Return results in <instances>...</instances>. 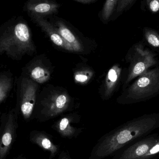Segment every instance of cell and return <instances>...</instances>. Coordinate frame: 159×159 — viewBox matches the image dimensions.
Returning <instances> with one entry per match:
<instances>
[{
	"instance_id": "obj_15",
	"label": "cell",
	"mask_w": 159,
	"mask_h": 159,
	"mask_svg": "<svg viewBox=\"0 0 159 159\" xmlns=\"http://www.w3.org/2000/svg\"><path fill=\"white\" fill-rule=\"evenodd\" d=\"M29 72L30 78L37 84L46 83L50 79L51 76L50 71L41 63H36L31 66Z\"/></svg>"
},
{
	"instance_id": "obj_8",
	"label": "cell",
	"mask_w": 159,
	"mask_h": 159,
	"mask_svg": "<svg viewBox=\"0 0 159 159\" xmlns=\"http://www.w3.org/2000/svg\"><path fill=\"white\" fill-rule=\"evenodd\" d=\"M132 62L131 64L129 72L125 84L127 85L134 78L148 71V69L156 64V60L150 53L143 48L137 47L135 48Z\"/></svg>"
},
{
	"instance_id": "obj_5",
	"label": "cell",
	"mask_w": 159,
	"mask_h": 159,
	"mask_svg": "<svg viewBox=\"0 0 159 159\" xmlns=\"http://www.w3.org/2000/svg\"><path fill=\"white\" fill-rule=\"evenodd\" d=\"M159 158V135L154 134L125 149L117 159H157Z\"/></svg>"
},
{
	"instance_id": "obj_24",
	"label": "cell",
	"mask_w": 159,
	"mask_h": 159,
	"mask_svg": "<svg viewBox=\"0 0 159 159\" xmlns=\"http://www.w3.org/2000/svg\"><path fill=\"white\" fill-rule=\"evenodd\" d=\"M1 130H2V129H1V128H0V135H1V133H2Z\"/></svg>"
},
{
	"instance_id": "obj_1",
	"label": "cell",
	"mask_w": 159,
	"mask_h": 159,
	"mask_svg": "<svg viewBox=\"0 0 159 159\" xmlns=\"http://www.w3.org/2000/svg\"><path fill=\"white\" fill-rule=\"evenodd\" d=\"M159 128V113L147 114L133 119L106 133L97 141L88 159H103L139 138Z\"/></svg>"
},
{
	"instance_id": "obj_25",
	"label": "cell",
	"mask_w": 159,
	"mask_h": 159,
	"mask_svg": "<svg viewBox=\"0 0 159 159\" xmlns=\"http://www.w3.org/2000/svg\"><path fill=\"white\" fill-rule=\"evenodd\" d=\"M26 159L24 158L21 157V158H20V159L17 158V159Z\"/></svg>"
},
{
	"instance_id": "obj_20",
	"label": "cell",
	"mask_w": 159,
	"mask_h": 159,
	"mask_svg": "<svg viewBox=\"0 0 159 159\" xmlns=\"http://www.w3.org/2000/svg\"><path fill=\"white\" fill-rule=\"evenodd\" d=\"M133 2V1L125 0V1H118L117 3L116 11L117 13H120L122 12L126 7H128Z\"/></svg>"
},
{
	"instance_id": "obj_9",
	"label": "cell",
	"mask_w": 159,
	"mask_h": 159,
	"mask_svg": "<svg viewBox=\"0 0 159 159\" xmlns=\"http://www.w3.org/2000/svg\"><path fill=\"white\" fill-rule=\"evenodd\" d=\"M16 113L10 111L7 117L2 132L0 135V159H5L15 140L17 128Z\"/></svg>"
},
{
	"instance_id": "obj_16",
	"label": "cell",
	"mask_w": 159,
	"mask_h": 159,
	"mask_svg": "<svg viewBox=\"0 0 159 159\" xmlns=\"http://www.w3.org/2000/svg\"><path fill=\"white\" fill-rule=\"evenodd\" d=\"M12 87V78L5 75L0 76V103L7 98Z\"/></svg>"
},
{
	"instance_id": "obj_12",
	"label": "cell",
	"mask_w": 159,
	"mask_h": 159,
	"mask_svg": "<svg viewBox=\"0 0 159 159\" xmlns=\"http://www.w3.org/2000/svg\"><path fill=\"white\" fill-rule=\"evenodd\" d=\"M55 27L63 38L70 49V51L81 52L83 51V46L78 37L69 29L62 21H57Z\"/></svg>"
},
{
	"instance_id": "obj_14",
	"label": "cell",
	"mask_w": 159,
	"mask_h": 159,
	"mask_svg": "<svg viewBox=\"0 0 159 159\" xmlns=\"http://www.w3.org/2000/svg\"><path fill=\"white\" fill-rule=\"evenodd\" d=\"M121 72V68L117 64L109 69L106 77L104 91L102 95L103 100H108L113 95L119 80Z\"/></svg>"
},
{
	"instance_id": "obj_10",
	"label": "cell",
	"mask_w": 159,
	"mask_h": 159,
	"mask_svg": "<svg viewBox=\"0 0 159 159\" xmlns=\"http://www.w3.org/2000/svg\"><path fill=\"white\" fill-rule=\"evenodd\" d=\"M30 140L32 143L39 146L49 153L48 159H53L59 155L60 147L55 143L51 134L44 131L34 130L31 132Z\"/></svg>"
},
{
	"instance_id": "obj_21",
	"label": "cell",
	"mask_w": 159,
	"mask_h": 159,
	"mask_svg": "<svg viewBox=\"0 0 159 159\" xmlns=\"http://www.w3.org/2000/svg\"><path fill=\"white\" fill-rule=\"evenodd\" d=\"M149 7L153 12H157L159 10V1L154 0L151 1L149 3Z\"/></svg>"
},
{
	"instance_id": "obj_6",
	"label": "cell",
	"mask_w": 159,
	"mask_h": 159,
	"mask_svg": "<svg viewBox=\"0 0 159 159\" xmlns=\"http://www.w3.org/2000/svg\"><path fill=\"white\" fill-rule=\"evenodd\" d=\"M38 85L30 78H24L21 82L20 96L19 107L25 120L33 118L34 112L37 102Z\"/></svg>"
},
{
	"instance_id": "obj_19",
	"label": "cell",
	"mask_w": 159,
	"mask_h": 159,
	"mask_svg": "<svg viewBox=\"0 0 159 159\" xmlns=\"http://www.w3.org/2000/svg\"><path fill=\"white\" fill-rule=\"evenodd\" d=\"M146 38L148 42L155 47H159V35L156 33L148 31L146 32Z\"/></svg>"
},
{
	"instance_id": "obj_18",
	"label": "cell",
	"mask_w": 159,
	"mask_h": 159,
	"mask_svg": "<svg viewBox=\"0 0 159 159\" xmlns=\"http://www.w3.org/2000/svg\"><path fill=\"white\" fill-rule=\"evenodd\" d=\"M117 2L118 0H108L105 2L102 11V17L104 20L106 21L109 19L117 6Z\"/></svg>"
},
{
	"instance_id": "obj_23",
	"label": "cell",
	"mask_w": 159,
	"mask_h": 159,
	"mask_svg": "<svg viewBox=\"0 0 159 159\" xmlns=\"http://www.w3.org/2000/svg\"><path fill=\"white\" fill-rule=\"evenodd\" d=\"M75 1L83 4H89L93 3L97 1L96 0H75Z\"/></svg>"
},
{
	"instance_id": "obj_13",
	"label": "cell",
	"mask_w": 159,
	"mask_h": 159,
	"mask_svg": "<svg viewBox=\"0 0 159 159\" xmlns=\"http://www.w3.org/2000/svg\"><path fill=\"white\" fill-rule=\"evenodd\" d=\"M34 21L47 34L52 42L59 47L70 51L69 47L57 28L46 20L39 17H33Z\"/></svg>"
},
{
	"instance_id": "obj_22",
	"label": "cell",
	"mask_w": 159,
	"mask_h": 159,
	"mask_svg": "<svg viewBox=\"0 0 159 159\" xmlns=\"http://www.w3.org/2000/svg\"><path fill=\"white\" fill-rule=\"evenodd\" d=\"M58 159H72L69 151L63 150L60 153Z\"/></svg>"
},
{
	"instance_id": "obj_17",
	"label": "cell",
	"mask_w": 159,
	"mask_h": 159,
	"mask_svg": "<svg viewBox=\"0 0 159 159\" xmlns=\"http://www.w3.org/2000/svg\"><path fill=\"white\" fill-rule=\"evenodd\" d=\"M93 75V73L90 69H81L75 73L74 79L76 83L84 85L90 80Z\"/></svg>"
},
{
	"instance_id": "obj_11",
	"label": "cell",
	"mask_w": 159,
	"mask_h": 159,
	"mask_svg": "<svg viewBox=\"0 0 159 159\" xmlns=\"http://www.w3.org/2000/svg\"><path fill=\"white\" fill-rule=\"evenodd\" d=\"M60 5L50 1H30L27 5V10L33 17H43L57 13Z\"/></svg>"
},
{
	"instance_id": "obj_4",
	"label": "cell",
	"mask_w": 159,
	"mask_h": 159,
	"mask_svg": "<svg viewBox=\"0 0 159 159\" xmlns=\"http://www.w3.org/2000/svg\"><path fill=\"white\" fill-rule=\"evenodd\" d=\"M159 94V67L147 71L118 99L121 104L147 101Z\"/></svg>"
},
{
	"instance_id": "obj_3",
	"label": "cell",
	"mask_w": 159,
	"mask_h": 159,
	"mask_svg": "<svg viewBox=\"0 0 159 159\" xmlns=\"http://www.w3.org/2000/svg\"><path fill=\"white\" fill-rule=\"evenodd\" d=\"M35 51L30 28L20 21L6 30L0 37V53L6 52L14 57Z\"/></svg>"
},
{
	"instance_id": "obj_7",
	"label": "cell",
	"mask_w": 159,
	"mask_h": 159,
	"mask_svg": "<svg viewBox=\"0 0 159 159\" xmlns=\"http://www.w3.org/2000/svg\"><path fill=\"white\" fill-rule=\"evenodd\" d=\"M80 120L81 116L78 113H69L61 116L51 126V128L61 137L70 140L77 138L83 132L84 128L74 126L75 124L80 123Z\"/></svg>"
},
{
	"instance_id": "obj_2",
	"label": "cell",
	"mask_w": 159,
	"mask_h": 159,
	"mask_svg": "<svg viewBox=\"0 0 159 159\" xmlns=\"http://www.w3.org/2000/svg\"><path fill=\"white\" fill-rule=\"evenodd\" d=\"M73 99L64 89H55L42 94L36 102L33 118L47 122L74 109Z\"/></svg>"
}]
</instances>
